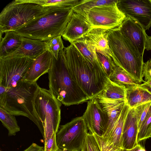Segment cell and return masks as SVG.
I'll list each match as a JSON object with an SVG mask.
<instances>
[{"label": "cell", "instance_id": "obj_1", "mask_svg": "<svg viewBox=\"0 0 151 151\" xmlns=\"http://www.w3.org/2000/svg\"><path fill=\"white\" fill-rule=\"evenodd\" d=\"M63 50L69 73L88 99L101 93L109 78L99 61L92 63L72 44Z\"/></svg>", "mask_w": 151, "mask_h": 151}, {"label": "cell", "instance_id": "obj_2", "mask_svg": "<svg viewBox=\"0 0 151 151\" xmlns=\"http://www.w3.org/2000/svg\"><path fill=\"white\" fill-rule=\"evenodd\" d=\"M48 73L49 88L62 104L69 106L89 100L69 73L63 50L59 52L57 59L53 56L52 65Z\"/></svg>", "mask_w": 151, "mask_h": 151}, {"label": "cell", "instance_id": "obj_3", "mask_svg": "<svg viewBox=\"0 0 151 151\" xmlns=\"http://www.w3.org/2000/svg\"><path fill=\"white\" fill-rule=\"evenodd\" d=\"M39 86L23 80L14 87L6 89L0 93V107L15 116H23L32 121L37 126L44 138V128L37 116L33 101Z\"/></svg>", "mask_w": 151, "mask_h": 151}, {"label": "cell", "instance_id": "obj_4", "mask_svg": "<svg viewBox=\"0 0 151 151\" xmlns=\"http://www.w3.org/2000/svg\"><path fill=\"white\" fill-rule=\"evenodd\" d=\"M73 13L72 8H58L15 31L22 37L48 41L62 36Z\"/></svg>", "mask_w": 151, "mask_h": 151}, {"label": "cell", "instance_id": "obj_5", "mask_svg": "<svg viewBox=\"0 0 151 151\" xmlns=\"http://www.w3.org/2000/svg\"><path fill=\"white\" fill-rule=\"evenodd\" d=\"M109 47L115 64L140 84L143 80L144 63L141 55L120 32L119 27L107 30Z\"/></svg>", "mask_w": 151, "mask_h": 151}, {"label": "cell", "instance_id": "obj_6", "mask_svg": "<svg viewBox=\"0 0 151 151\" xmlns=\"http://www.w3.org/2000/svg\"><path fill=\"white\" fill-rule=\"evenodd\" d=\"M58 8L29 2L17 3L13 0L4 7L0 14V35L8 31H15Z\"/></svg>", "mask_w": 151, "mask_h": 151}, {"label": "cell", "instance_id": "obj_7", "mask_svg": "<svg viewBox=\"0 0 151 151\" xmlns=\"http://www.w3.org/2000/svg\"><path fill=\"white\" fill-rule=\"evenodd\" d=\"M33 102L35 112L44 127L45 143L58 130L62 104L50 89L39 86L35 93Z\"/></svg>", "mask_w": 151, "mask_h": 151}, {"label": "cell", "instance_id": "obj_8", "mask_svg": "<svg viewBox=\"0 0 151 151\" xmlns=\"http://www.w3.org/2000/svg\"><path fill=\"white\" fill-rule=\"evenodd\" d=\"M88 129L83 116L60 125L56 133L58 147L65 151H81L88 133Z\"/></svg>", "mask_w": 151, "mask_h": 151}, {"label": "cell", "instance_id": "obj_9", "mask_svg": "<svg viewBox=\"0 0 151 151\" xmlns=\"http://www.w3.org/2000/svg\"><path fill=\"white\" fill-rule=\"evenodd\" d=\"M35 59L14 56L0 58V86L15 87L24 77Z\"/></svg>", "mask_w": 151, "mask_h": 151}, {"label": "cell", "instance_id": "obj_10", "mask_svg": "<svg viewBox=\"0 0 151 151\" xmlns=\"http://www.w3.org/2000/svg\"><path fill=\"white\" fill-rule=\"evenodd\" d=\"M117 0L113 3L95 6L88 12L86 19L93 29L109 30L120 27L127 17L118 8Z\"/></svg>", "mask_w": 151, "mask_h": 151}, {"label": "cell", "instance_id": "obj_11", "mask_svg": "<svg viewBox=\"0 0 151 151\" xmlns=\"http://www.w3.org/2000/svg\"><path fill=\"white\" fill-rule=\"evenodd\" d=\"M117 6L127 17L137 21L145 31L151 27V0H117Z\"/></svg>", "mask_w": 151, "mask_h": 151}, {"label": "cell", "instance_id": "obj_12", "mask_svg": "<svg viewBox=\"0 0 151 151\" xmlns=\"http://www.w3.org/2000/svg\"><path fill=\"white\" fill-rule=\"evenodd\" d=\"M89 133L103 136L107 128L108 119L95 98L88 101L83 115Z\"/></svg>", "mask_w": 151, "mask_h": 151}, {"label": "cell", "instance_id": "obj_13", "mask_svg": "<svg viewBox=\"0 0 151 151\" xmlns=\"http://www.w3.org/2000/svg\"><path fill=\"white\" fill-rule=\"evenodd\" d=\"M119 29L122 34L143 56L147 34L141 25L133 19L127 17Z\"/></svg>", "mask_w": 151, "mask_h": 151}, {"label": "cell", "instance_id": "obj_14", "mask_svg": "<svg viewBox=\"0 0 151 151\" xmlns=\"http://www.w3.org/2000/svg\"><path fill=\"white\" fill-rule=\"evenodd\" d=\"M93 29L84 17L74 12L62 36L64 39L72 44L86 37Z\"/></svg>", "mask_w": 151, "mask_h": 151}, {"label": "cell", "instance_id": "obj_15", "mask_svg": "<svg viewBox=\"0 0 151 151\" xmlns=\"http://www.w3.org/2000/svg\"><path fill=\"white\" fill-rule=\"evenodd\" d=\"M94 98L108 118L107 128L102 136L105 137L110 133L117 121L126 103V100L109 99L100 94Z\"/></svg>", "mask_w": 151, "mask_h": 151}, {"label": "cell", "instance_id": "obj_16", "mask_svg": "<svg viewBox=\"0 0 151 151\" xmlns=\"http://www.w3.org/2000/svg\"><path fill=\"white\" fill-rule=\"evenodd\" d=\"M52 59V55L46 50L35 59L26 74L24 80L30 83H36L40 77L48 73L50 68Z\"/></svg>", "mask_w": 151, "mask_h": 151}, {"label": "cell", "instance_id": "obj_17", "mask_svg": "<svg viewBox=\"0 0 151 151\" xmlns=\"http://www.w3.org/2000/svg\"><path fill=\"white\" fill-rule=\"evenodd\" d=\"M138 133L137 120L134 109V108H129L124 125L122 148L131 149L138 144L137 139Z\"/></svg>", "mask_w": 151, "mask_h": 151}, {"label": "cell", "instance_id": "obj_18", "mask_svg": "<svg viewBox=\"0 0 151 151\" xmlns=\"http://www.w3.org/2000/svg\"><path fill=\"white\" fill-rule=\"evenodd\" d=\"M22 44L19 48L8 56H24L35 59L47 50V41L33 40L22 37Z\"/></svg>", "mask_w": 151, "mask_h": 151}, {"label": "cell", "instance_id": "obj_19", "mask_svg": "<svg viewBox=\"0 0 151 151\" xmlns=\"http://www.w3.org/2000/svg\"><path fill=\"white\" fill-rule=\"evenodd\" d=\"M86 36L93 43L96 51L114 60L113 56L109 46L107 30L93 29Z\"/></svg>", "mask_w": 151, "mask_h": 151}, {"label": "cell", "instance_id": "obj_20", "mask_svg": "<svg viewBox=\"0 0 151 151\" xmlns=\"http://www.w3.org/2000/svg\"><path fill=\"white\" fill-rule=\"evenodd\" d=\"M129 108L126 103L112 130L106 136L103 137L109 143L120 148H122V137L124 125Z\"/></svg>", "mask_w": 151, "mask_h": 151}, {"label": "cell", "instance_id": "obj_21", "mask_svg": "<svg viewBox=\"0 0 151 151\" xmlns=\"http://www.w3.org/2000/svg\"><path fill=\"white\" fill-rule=\"evenodd\" d=\"M3 38L0 36V58L7 57L15 52L22 43V36L15 31L5 32Z\"/></svg>", "mask_w": 151, "mask_h": 151}, {"label": "cell", "instance_id": "obj_22", "mask_svg": "<svg viewBox=\"0 0 151 151\" xmlns=\"http://www.w3.org/2000/svg\"><path fill=\"white\" fill-rule=\"evenodd\" d=\"M125 89L126 103L130 108L151 102V93L139 85L135 87Z\"/></svg>", "mask_w": 151, "mask_h": 151}, {"label": "cell", "instance_id": "obj_23", "mask_svg": "<svg viewBox=\"0 0 151 151\" xmlns=\"http://www.w3.org/2000/svg\"><path fill=\"white\" fill-rule=\"evenodd\" d=\"M109 78L112 82L124 86L125 88L135 87L140 84L124 70L116 65L114 67Z\"/></svg>", "mask_w": 151, "mask_h": 151}, {"label": "cell", "instance_id": "obj_24", "mask_svg": "<svg viewBox=\"0 0 151 151\" xmlns=\"http://www.w3.org/2000/svg\"><path fill=\"white\" fill-rule=\"evenodd\" d=\"M72 44L92 63L99 61L96 55V47L86 36L75 41Z\"/></svg>", "mask_w": 151, "mask_h": 151}, {"label": "cell", "instance_id": "obj_25", "mask_svg": "<svg viewBox=\"0 0 151 151\" xmlns=\"http://www.w3.org/2000/svg\"><path fill=\"white\" fill-rule=\"evenodd\" d=\"M100 94L104 97L109 99L126 100L125 86L112 82L109 79L103 90Z\"/></svg>", "mask_w": 151, "mask_h": 151}, {"label": "cell", "instance_id": "obj_26", "mask_svg": "<svg viewBox=\"0 0 151 151\" xmlns=\"http://www.w3.org/2000/svg\"><path fill=\"white\" fill-rule=\"evenodd\" d=\"M17 3L29 2L50 8H72L79 0H15Z\"/></svg>", "mask_w": 151, "mask_h": 151}, {"label": "cell", "instance_id": "obj_27", "mask_svg": "<svg viewBox=\"0 0 151 151\" xmlns=\"http://www.w3.org/2000/svg\"><path fill=\"white\" fill-rule=\"evenodd\" d=\"M117 0H79L72 9L73 12L80 14L86 18L88 12L95 6L113 3Z\"/></svg>", "mask_w": 151, "mask_h": 151}, {"label": "cell", "instance_id": "obj_28", "mask_svg": "<svg viewBox=\"0 0 151 151\" xmlns=\"http://www.w3.org/2000/svg\"><path fill=\"white\" fill-rule=\"evenodd\" d=\"M0 120L3 126L8 131L9 136H14L20 130L15 116L0 107Z\"/></svg>", "mask_w": 151, "mask_h": 151}, {"label": "cell", "instance_id": "obj_29", "mask_svg": "<svg viewBox=\"0 0 151 151\" xmlns=\"http://www.w3.org/2000/svg\"><path fill=\"white\" fill-rule=\"evenodd\" d=\"M151 132V104L146 117L138 132V143L150 137Z\"/></svg>", "mask_w": 151, "mask_h": 151}, {"label": "cell", "instance_id": "obj_30", "mask_svg": "<svg viewBox=\"0 0 151 151\" xmlns=\"http://www.w3.org/2000/svg\"><path fill=\"white\" fill-rule=\"evenodd\" d=\"M47 41V50L57 59L59 52L63 51L65 47L61 38V36L55 37Z\"/></svg>", "mask_w": 151, "mask_h": 151}, {"label": "cell", "instance_id": "obj_31", "mask_svg": "<svg viewBox=\"0 0 151 151\" xmlns=\"http://www.w3.org/2000/svg\"><path fill=\"white\" fill-rule=\"evenodd\" d=\"M98 59L108 78L116 65L113 60L96 51Z\"/></svg>", "mask_w": 151, "mask_h": 151}, {"label": "cell", "instance_id": "obj_32", "mask_svg": "<svg viewBox=\"0 0 151 151\" xmlns=\"http://www.w3.org/2000/svg\"><path fill=\"white\" fill-rule=\"evenodd\" d=\"M151 104V102H148L134 108L137 120L138 132L146 117Z\"/></svg>", "mask_w": 151, "mask_h": 151}, {"label": "cell", "instance_id": "obj_33", "mask_svg": "<svg viewBox=\"0 0 151 151\" xmlns=\"http://www.w3.org/2000/svg\"><path fill=\"white\" fill-rule=\"evenodd\" d=\"M81 151H101L93 134L89 133H88Z\"/></svg>", "mask_w": 151, "mask_h": 151}, {"label": "cell", "instance_id": "obj_34", "mask_svg": "<svg viewBox=\"0 0 151 151\" xmlns=\"http://www.w3.org/2000/svg\"><path fill=\"white\" fill-rule=\"evenodd\" d=\"M93 134L97 141L101 151H119L121 149L109 143L102 136H99L96 133Z\"/></svg>", "mask_w": 151, "mask_h": 151}, {"label": "cell", "instance_id": "obj_35", "mask_svg": "<svg viewBox=\"0 0 151 151\" xmlns=\"http://www.w3.org/2000/svg\"><path fill=\"white\" fill-rule=\"evenodd\" d=\"M44 144V151H57L59 148L56 142V133H54Z\"/></svg>", "mask_w": 151, "mask_h": 151}, {"label": "cell", "instance_id": "obj_36", "mask_svg": "<svg viewBox=\"0 0 151 151\" xmlns=\"http://www.w3.org/2000/svg\"><path fill=\"white\" fill-rule=\"evenodd\" d=\"M143 75L145 81L151 80V59L144 63Z\"/></svg>", "mask_w": 151, "mask_h": 151}, {"label": "cell", "instance_id": "obj_37", "mask_svg": "<svg viewBox=\"0 0 151 151\" xmlns=\"http://www.w3.org/2000/svg\"><path fill=\"white\" fill-rule=\"evenodd\" d=\"M43 147L40 146L36 143H32L24 151H44Z\"/></svg>", "mask_w": 151, "mask_h": 151}, {"label": "cell", "instance_id": "obj_38", "mask_svg": "<svg viewBox=\"0 0 151 151\" xmlns=\"http://www.w3.org/2000/svg\"><path fill=\"white\" fill-rule=\"evenodd\" d=\"M139 86L147 89L151 93V80L146 81Z\"/></svg>", "mask_w": 151, "mask_h": 151}, {"label": "cell", "instance_id": "obj_39", "mask_svg": "<svg viewBox=\"0 0 151 151\" xmlns=\"http://www.w3.org/2000/svg\"><path fill=\"white\" fill-rule=\"evenodd\" d=\"M145 49L147 50H151V36H148L147 35L146 37Z\"/></svg>", "mask_w": 151, "mask_h": 151}, {"label": "cell", "instance_id": "obj_40", "mask_svg": "<svg viewBox=\"0 0 151 151\" xmlns=\"http://www.w3.org/2000/svg\"><path fill=\"white\" fill-rule=\"evenodd\" d=\"M141 146L139 144H138L135 147L132 149L127 150L124 148H121L119 151H137Z\"/></svg>", "mask_w": 151, "mask_h": 151}, {"label": "cell", "instance_id": "obj_41", "mask_svg": "<svg viewBox=\"0 0 151 151\" xmlns=\"http://www.w3.org/2000/svg\"><path fill=\"white\" fill-rule=\"evenodd\" d=\"M137 151H146V150L143 147L141 146Z\"/></svg>", "mask_w": 151, "mask_h": 151}, {"label": "cell", "instance_id": "obj_42", "mask_svg": "<svg viewBox=\"0 0 151 151\" xmlns=\"http://www.w3.org/2000/svg\"><path fill=\"white\" fill-rule=\"evenodd\" d=\"M57 151H64V150H62L61 149H60L59 148L58 149V150Z\"/></svg>", "mask_w": 151, "mask_h": 151}, {"label": "cell", "instance_id": "obj_43", "mask_svg": "<svg viewBox=\"0 0 151 151\" xmlns=\"http://www.w3.org/2000/svg\"><path fill=\"white\" fill-rule=\"evenodd\" d=\"M150 137L151 138V133H150Z\"/></svg>", "mask_w": 151, "mask_h": 151}, {"label": "cell", "instance_id": "obj_44", "mask_svg": "<svg viewBox=\"0 0 151 151\" xmlns=\"http://www.w3.org/2000/svg\"></svg>", "mask_w": 151, "mask_h": 151}, {"label": "cell", "instance_id": "obj_45", "mask_svg": "<svg viewBox=\"0 0 151 151\" xmlns=\"http://www.w3.org/2000/svg\"><path fill=\"white\" fill-rule=\"evenodd\" d=\"M0 151H1V150Z\"/></svg>", "mask_w": 151, "mask_h": 151}]
</instances>
